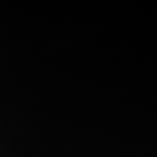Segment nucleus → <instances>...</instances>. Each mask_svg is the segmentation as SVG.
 Returning <instances> with one entry per match:
<instances>
[]
</instances>
